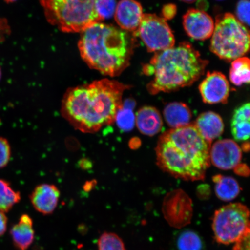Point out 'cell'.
I'll use <instances>...</instances> for the list:
<instances>
[{"label": "cell", "instance_id": "1", "mask_svg": "<svg viewBox=\"0 0 250 250\" xmlns=\"http://www.w3.org/2000/svg\"><path fill=\"white\" fill-rule=\"evenodd\" d=\"M129 87L117 81L103 79L70 88L62 100V117L81 132H98L114 123L124 92Z\"/></svg>", "mask_w": 250, "mask_h": 250}, {"label": "cell", "instance_id": "2", "mask_svg": "<svg viewBox=\"0 0 250 250\" xmlns=\"http://www.w3.org/2000/svg\"><path fill=\"white\" fill-rule=\"evenodd\" d=\"M211 143L194 124L167 131L159 137L155 151L161 169L187 181L202 180L210 165Z\"/></svg>", "mask_w": 250, "mask_h": 250}, {"label": "cell", "instance_id": "3", "mask_svg": "<svg viewBox=\"0 0 250 250\" xmlns=\"http://www.w3.org/2000/svg\"><path fill=\"white\" fill-rule=\"evenodd\" d=\"M134 37L120 28L99 22L81 32L78 48L90 68L117 77L130 64L136 42Z\"/></svg>", "mask_w": 250, "mask_h": 250}, {"label": "cell", "instance_id": "4", "mask_svg": "<svg viewBox=\"0 0 250 250\" xmlns=\"http://www.w3.org/2000/svg\"><path fill=\"white\" fill-rule=\"evenodd\" d=\"M208 61L193 46L183 42L176 46L155 52L143 66V73L152 80L146 86L152 95L176 91L189 86L205 74Z\"/></svg>", "mask_w": 250, "mask_h": 250}, {"label": "cell", "instance_id": "5", "mask_svg": "<svg viewBox=\"0 0 250 250\" xmlns=\"http://www.w3.org/2000/svg\"><path fill=\"white\" fill-rule=\"evenodd\" d=\"M47 21L65 33H81L102 20L96 0H40Z\"/></svg>", "mask_w": 250, "mask_h": 250}, {"label": "cell", "instance_id": "6", "mask_svg": "<svg viewBox=\"0 0 250 250\" xmlns=\"http://www.w3.org/2000/svg\"><path fill=\"white\" fill-rule=\"evenodd\" d=\"M211 37L210 51L224 61L232 62L243 57L249 51L248 27L233 14L225 13L218 16Z\"/></svg>", "mask_w": 250, "mask_h": 250}, {"label": "cell", "instance_id": "7", "mask_svg": "<svg viewBox=\"0 0 250 250\" xmlns=\"http://www.w3.org/2000/svg\"><path fill=\"white\" fill-rule=\"evenodd\" d=\"M212 228L218 243L227 245L236 242L250 232L248 208L240 203L223 206L214 212Z\"/></svg>", "mask_w": 250, "mask_h": 250}, {"label": "cell", "instance_id": "8", "mask_svg": "<svg viewBox=\"0 0 250 250\" xmlns=\"http://www.w3.org/2000/svg\"><path fill=\"white\" fill-rule=\"evenodd\" d=\"M138 36L149 52H158L175 46L173 31L164 18L155 14H144L134 37Z\"/></svg>", "mask_w": 250, "mask_h": 250}, {"label": "cell", "instance_id": "9", "mask_svg": "<svg viewBox=\"0 0 250 250\" xmlns=\"http://www.w3.org/2000/svg\"><path fill=\"white\" fill-rule=\"evenodd\" d=\"M162 211L168 224L172 227L180 229L191 221L192 203L183 190H174L166 197Z\"/></svg>", "mask_w": 250, "mask_h": 250}, {"label": "cell", "instance_id": "10", "mask_svg": "<svg viewBox=\"0 0 250 250\" xmlns=\"http://www.w3.org/2000/svg\"><path fill=\"white\" fill-rule=\"evenodd\" d=\"M199 89L203 101L210 104L227 103L230 90L226 77L218 71L208 72Z\"/></svg>", "mask_w": 250, "mask_h": 250}, {"label": "cell", "instance_id": "11", "mask_svg": "<svg viewBox=\"0 0 250 250\" xmlns=\"http://www.w3.org/2000/svg\"><path fill=\"white\" fill-rule=\"evenodd\" d=\"M242 158L241 148L232 140H218L211 146L210 163L220 169L234 168L240 164Z\"/></svg>", "mask_w": 250, "mask_h": 250}, {"label": "cell", "instance_id": "12", "mask_svg": "<svg viewBox=\"0 0 250 250\" xmlns=\"http://www.w3.org/2000/svg\"><path fill=\"white\" fill-rule=\"evenodd\" d=\"M183 24L188 36L196 40L210 39L215 22L210 15L201 9L191 8L183 16Z\"/></svg>", "mask_w": 250, "mask_h": 250}, {"label": "cell", "instance_id": "13", "mask_svg": "<svg viewBox=\"0 0 250 250\" xmlns=\"http://www.w3.org/2000/svg\"><path fill=\"white\" fill-rule=\"evenodd\" d=\"M143 14L142 6L136 0H121L117 5L114 16L120 29L134 36Z\"/></svg>", "mask_w": 250, "mask_h": 250}, {"label": "cell", "instance_id": "14", "mask_svg": "<svg viewBox=\"0 0 250 250\" xmlns=\"http://www.w3.org/2000/svg\"><path fill=\"white\" fill-rule=\"evenodd\" d=\"M61 192L54 184L37 186L30 195V200L37 211L44 215L53 213L58 205Z\"/></svg>", "mask_w": 250, "mask_h": 250}, {"label": "cell", "instance_id": "15", "mask_svg": "<svg viewBox=\"0 0 250 250\" xmlns=\"http://www.w3.org/2000/svg\"><path fill=\"white\" fill-rule=\"evenodd\" d=\"M194 125L203 138L210 143L224 132L223 119L214 112H203L196 119Z\"/></svg>", "mask_w": 250, "mask_h": 250}, {"label": "cell", "instance_id": "16", "mask_svg": "<svg viewBox=\"0 0 250 250\" xmlns=\"http://www.w3.org/2000/svg\"><path fill=\"white\" fill-rule=\"evenodd\" d=\"M135 124L141 133L152 136L159 133L163 126L161 114L154 107L146 106L137 111Z\"/></svg>", "mask_w": 250, "mask_h": 250}, {"label": "cell", "instance_id": "17", "mask_svg": "<svg viewBox=\"0 0 250 250\" xmlns=\"http://www.w3.org/2000/svg\"><path fill=\"white\" fill-rule=\"evenodd\" d=\"M10 234L16 248L18 250H27L34 239L32 219L27 214L21 215L18 223L12 227Z\"/></svg>", "mask_w": 250, "mask_h": 250}, {"label": "cell", "instance_id": "18", "mask_svg": "<svg viewBox=\"0 0 250 250\" xmlns=\"http://www.w3.org/2000/svg\"><path fill=\"white\" fill-rule=\"evenodd\" d=\"M249 103L236 109L231 122V131L234 139L238 142L248 140L250 134Z\"/></svg>", "mask_w": 250, "mask_h": 250}, {"label": "cell", "instance_id": "19", "mask_svg": "<svg viewBox=\"0 0 250 250\" xmlns=\"http://www.w3.org/2000/svg\"><path fill=\"white\" fill-rule=\"evenodd\" d=\"M164 115L166 122L171 129L190 124L192 116L188 106L181 102L168 103L164 108Z\"/></svg>", "mask_w": 250, "mask_h": 250}, {"label": "cell", "instance_id": "20", "mask_svg": "<svg viewBox=\"0 0 250 250\" xmlns=\"http://www.w3.org/2000/svg\"><path fill=\"white\" fill-rule=\"evenodd\" d=\"M212 179L215 183V194L221 201H232L239 195L241 188L233 178L217 175Z\"/></svg>", "mask_w": 250, "mask_h": 250}, {"label": "cell", "instance_id": "21", "mask_svg": "<svg viewBox=\"0 0 250 250\" xmlns=\"http://www.w3.org/2000/svg\"><path fill=\"white\" fill-rule=\"evenodd\" d=\"M176 250H206L204 240L195 231L186 229L180 231L174 237Z\"/></svg>", "mask_w": 250, "mask_h": 250}, {"label": "cell", "instance_id": "22", "mask_svg": "<svg viewBox=\"0 0 250 250\" xmlns=\"http://www.w3.org/2000/svg\"><path fill=\"white\" fill-rule=\"evenodd\" d=\"M229 79L233 85L237 86L250 83V61L248 58L243 56L232 61Z\"/></svg>", "mask_w": 250, "mask_h": 250}, {"label": "cell", "instance_id": "23", "mask_svg": "<svg viewBox=\"0 0 250 250\" xmlns=\"http://www.w3.org/2000/svg\"><path fill=\"white\" fill-rule=\"evenodd\" d=\"M21 199L20 192L12 189L8 181L0 179V211L9 212Z\"/></svg>", "mask_w": 250, "mask_h": 250}, {"label": "cell", "instance_id": "24", "mask_svg": "<svg viewBox=\"0 0 250 250\" xmlns=\"http://www.w3.org/2000/svg\"><path fill=\"white\" fill-rule=\"evenodd\" d=\"M136 117L133 109L124 107L118 109L115 116V122L121 130L129 132L132 130L135 124Z\"/></svg>", "mask_w": 250, "mask_h": 250}, {"label": "cell", "instance_id": "25", "mask_svg": "<svg viewBox=\"0 0 250 250\" xmlns=\"http://www.w3.org/2000/svg\"><path fill=\"white\" fill-rule=\"evenodd\" d=\"M98 246V250H126L123 240L112 232L103 233L99 238Z\"/></svg>", "mask_w": 250, "mask_h": 250}, {"label": "cell", "instance_id": "26", "mask_svg": "<svg viewBox=\"0 0 250 250\" xmlns=\"http://www.w3.org/2000/svg\"><path fill=\"white\" fill-rule=\"evenodd\" d=\"M117 5L116 0H96V11L102 21L114 15Z\"/></svg>", "mask_w": 250, "mask_h": 250}, {"label": "cell", "instance_id": "27", "mask_svg": "<svg viewBox=\"0 0 250 250\" xmlns=\"http://www.w3.org/2000/svg\"><path fill=\"white\" fill-rule=\"evenodd\" d=\"M237 20L247 27L250 25L249 0H239L236 8V17Z\"/></svg>", "mask_w": 250, "mask_h": 250}, {"label": "cell", "instance_id": "28", "mask_svg": "<svg viewBox=\"0 0 250 250\" xmlns=\"http://www.w3.org/2000/svg\"><path fill=\"white\" fill-rule=\"evenodd\" d=\"M11 156V148L8 140L0 137V169L7 167Z\"/></svg>", "mask_w": 250, "mask_h": 250}, {"label": "cell", "instance_id": "29", "mask_svg": "<svg viewBox=\"0 0 250 250\" xmlns=\"http://www.w3.org/2000/svg\"><path fill=\"white\" fill-rule=\"evenodd\" d=\"M177 7L174 4H168L164 6L162 9V18L165 21L174 18L177 14Z\"/></svg>", "mask_w": 250, "mask_h": 250}, {"label": "cell", "instance_id": "30", "mask_svg": "<svg viewBox=\"0 0 250 250\" xmlns=\"http://www.w3.org/2000/svg\"><path fill=\"white\" fill-rule=\"evenodd\" d=\"M11 28L5 18L0 17V42H4L6 37L10 35Z\"/></svg>", "mask_w": 250, "mask_h": 250}, {"label": "cell", "instance_id": "31", "mask_svg": "<svg viewBox=\"0 0 250 250\" xmlns=\"http://www.w3.org/2000/svg\"><path fill=\"white\" fill-rule=\"evenodd\" d=\"M250 232L235 242L232 250H250Z\"/></svg>", "mask_w": 250, "mask_h": 250}, {"label": "cell", "instance_id": "32", "mask_svg": "<svg viewBox=\"0 0 250 250\" xmlns=\"http://www.w3.org/2000/svg\"><path fill=\"white\" fill-rule=\"evenodd\" d=\"M7 217L4 212L0 211V237L4 234L7 229Z\"/></svg>", "mask_w": 250, "mask_h": 250}, {"label": "cell", "instance_id": "33", "mask_svg": "<svg viewBox=\"0 0 250 250\" xmlns=\"http://www.w3.org/2000/svg\"><path fill=\"white\" fill-rule=\"evenodd\" d=\"M233 169L239 176H248L249 175V168L246 164H240Z\"/></svg>", "mask_w": 250, "mask_h": 250}, {"label": "cell", "instance_id": "34", "mask_svg": "<svg viewBox=\"0 0 250 250\" xmlns=\"http://www.w3.org/2000/svg\"><path fill=\"white\" fill-rule=\"evenodd\" d=\"M80 167L85 169V165H87V167H91V162H89L86 159H83L80 162Z\"/></svg>", "mask_w": 250, "mask_h": 250}, {"label": "cell", "instance_id": "35", "mask_svg": "<svg viewBox=\"0 0 250 250\" xmlns=\"http://www.w3.org/2000/svg\"><path fill=\"white\" fill-rule=\"evenodd\" d=\"M248 145H249V142L246 143H244V145H243V146H242V148H241V149H243L244 150V151H249L250 146H248Z\"/></svg>", "mask_w": 250, "mask_h": 250}, {"label": "cell", "instance_id": "36", "mask_svg": "<svg viewBox=\"0 0 250 250\" xmlns=\"http://www.w3.org/2000/svg\"><path fill=\"white\" fill-rule=\"evenodd\" d=\"M180 1H183L184 2L188 3V4H191V3L195 2L198 0H179Z\"/></svg>", "mask_w": 250, "mask_h": 250}, {"label": "cell", "instance_id": "37", "mask_svg": "<svg viewBox=\"0 0 250 250\" xmlns=\"http://www.w3.org/2000/svg\"><path fill=\"white\" fill-rule=\"evenodd\" d=\"M4 1L5 2L8 3V4H10V3H13L18 1V0H4Z\"/></svg>", "mask_w": 250, "mask_h": 250}, {"label": "cell", "instance_id": "38", "mask_svg": "<svg viewBox=\"0 0 250 250\" xmlns=\"http://www.w3.org/2000/svg\"><path fill=\"white\" fill-rule=\"evenodd\" d=\"M1 76H2L1 68V66H0V80H1Z\"/></svg>", "mask_w": 250, "mask_h": 250}, {"label": "cell", "instance_id": "39", "mask_svg": "<svg viewBox=\"0 0 250 250\" xmlns=\"http://www.w3.org/2000/svg\"><path fill=\"white\" fill-rule=\"evenodd\" d=\"M216 1H224V0H216Z\"/></svg>", "mask_w": 250, "mask_h": 250}]
</instances>
